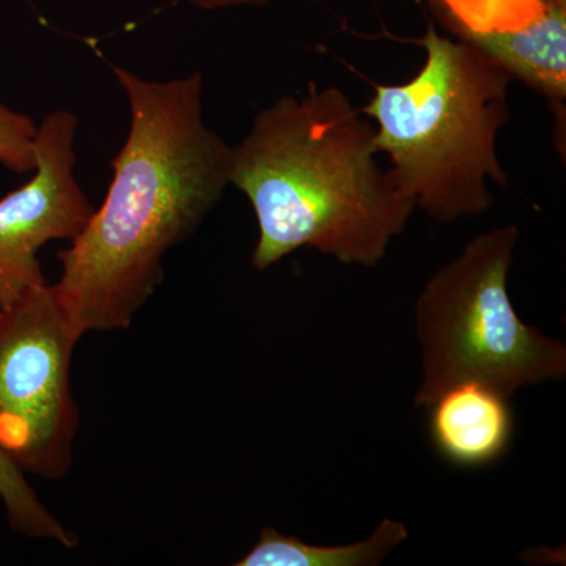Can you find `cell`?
Listing matches in <instances>:
<instances>
[{"mask_svg": "<svg viewBox=\"0 0 566 566\" xmlns=\"http://www.w3.org/2000/svg\"><path fill=\"white\" fill-rule=\"evenodd\" d=\"M80 338L51 283L0 308V452L24 474H69L80 428L71 394Z\"/></svg>", "mask_w": 566, "mask_h": 566, "instance_id": "5b68a950", "label": "cell"}, {"mask_svg": "<svg viewBox=\"0 0 566 566\" xmlns=\"http://www.w3.org/2000/svg\"><path fill=\"white\" fill-rule=\"evenodd\" d=\"M0 501L6 506L10 527L17 534L51 539L66 547H74L80 542L77 535L43 505L24 472L3 452H0Z\"/></svg>", "mask_w": 566, "mask_h": 566, "instance_id": "30bf717a", "label": "cell"}, {"mask_svg": "<svg viewBox=\"0 0 566 566\" xmlns=\"http://www.w3.org/2000/svg\"><path fill=\"white\" fill-rule=\"evenodd\" d=\"M510 398L493 387L450 386L428 406V434L438 455L460 469H483L509 452L515 434Z\"/></svg>", "mask_w": 566, "mask_h": 566, "instance_id": "52a82bcc", "label": "cell"}, {"mask_svg": "<svg viewBox=\"0 0 566 566\" xmlns=\"http://www.w3.org/2000/svg\"><path fill=\"white\" fill-rule=\"evenodd\" d=\"M36 125L29 115L0 103V164L11 172L35 170Z\"/></svg>", "mask_w": 566, "mask_h": 566, "instance_id": "8fae6325", "label": "cell"}, {"mask_svg": "<svg viewBox=\"0 0 566 566\" xmlns=\"http://www.w3.org/2000/svg\"><path fill=\"white\" fill-rule=\"evenodd\" d=\"M77 126L73 112L48 114L36 126L33 177L0 200V308L50 283L40 249L74 240L95 211L74 174Z\"/></svg>", "mask_w": 566, "mask_h": 566, "instance_id": "8992f818", "label": "cell"}, {"mask_svg": "<svg viewBox=\"0 0 566 566\" xmlns=\"http://www.w3.org/2000/svg\"><path fill=\"white\" fill-rule=\"evenodd\" d=\"M453 35L471 41L509 71L513 81L545 96L557 118L565 115L566 0H545L534 21L513 31L472 32L446 25Z\"/></svg>", "mask_w": 566, "mask_h": 566, "instance_id": "ba28073f", "label": "cell"}, {"mask_svg": "<svg viewBox=\"0 0 566 566\" xmlns=\"http://www.w3.org/2000/svg\"><path fill=\"white\" fill-rule=\"evenodd\" d=\"M420 44L422 69L401 84L376 85L363 112L375 122L390 180L416 208L439 223L479 218L493 205L490 182L509 185L497 139L512 118L513 77L471 41L433 25Z\"/></svg>", "mask_w": 566, "mask_h": 566, "instance_id": "3957f363", "label": "cell"}, {"mask_svg": "<svg viewBox=\"0 0 566 566\" xmlns=\"http://www.w3.org/2000/svg\"><path fill=\"white\" fill-rule=\"evenodd\" d=\"M375 126L342 88L316 82L253 117L232 145L230 185L248 197L264 271L301 249L375 268L417 210L378 159Z\"/></svg>", "mask_w": 566, "mask_h": 566, "instance_id": "7a4b0ae2", "label": "cell"}, {"mask_svg": "<svg viewBox=\"0 0 566 566\" xmlns=\"http://www.w3.org/2000/svg\"><path fill=\"white\" fill-rule=\"evenodd\" d=\"M516 226L476 234L427 282L416 301L422 379L415 397L427 409L458 382L474 381L512 398L517 390L560 381L566 345L516 314L509 275Z\"/></svg>", "mask_w": 566, "mask_h": 566, "instance_id": "277c9868", "label": "cell"}, {"mask_svg": "<svg viewBox=\"0 0 566 566\" xmlns=\"http://www.w3.org/2000/svg\"><path fill=\"white\" fill-rule=\"evenodd\" d=\"M178 3H189L202 10L232 9V7L262 6L270 0H172ZM436 9L444 11L464 28H476L485 14L488 0H434Z\"/></svg>", "mask_w": 566, "mask_h": 566, "instance_id": "7c38bea8", "label": "cell"}, {"mask_svg": "<svg viewBox=\"0 0 566 566\" xmlns=\"http://www.w3.org/2000/svg\"><path fill=\"white\" fill-rule=\"evenodd\" d=\"M129 129L106 199L69 249L54 289L77 334L128 329L230 186L232 145L203 118V77L155 81L112 66Z\"/></svg>", "mask_w": 566, "mask_h": 566, "instance_id": "6da1fadb", "label": "cell"}, {"mask_svg": "<svg viewBox=\"0 0 566 566\" xmlns=\"http://www.w3.org/2000/svg\"><path fill=\"white\" fill-rule=\"evenodd\" d=\"M408 528L400 521L386 517L374 534L349 545H308L294 535L279 534L266 527L259 542L237 566H376L408 538Z\"/></svg>", "mask_w": 566, "mask_h": 566, "instance_id": "9c48e42d", "label": "cell"}]
</instances>
